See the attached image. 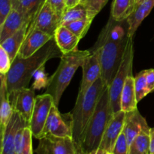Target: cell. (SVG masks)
<instances>
[{"instance_id": "obj_1", "label": "cell", "mask_w": 154, "mask_h": 154, "mask_svg": "<svg viewBox=\"0 0 154 154\" xmlns=\"http://www.w3.org/2000/svg\"><path fill=\"white\" fill-rule=\"evenodd\" d=\"M121 23L110 17L93 47L99 51L102 78L108 87L120 67L129 39L128 29L125 30L120 26Z\"/></svg>"}, {"instance_id": "obj_2", "label": "cell", "mask_w": 154, "mask_h": 154, "mask_svg": "<svg viewBox=\"0 0 154 154\" xmlns=\"http://www.w3.org/2000/svg\"><path fill=\"white\" fill-rule=\"evenodd\" d=\"M63 53L57 46L54 37L32 56L20 58L17 56L11 67L6 74V84L8 94L23 88H26L36 71L45 66L48 60L61 58Z\"/></svg>"}, {"instance_id": "obj_3", "label": "cell", "mask_w": 154, "mask_h": 154, "mask_svg": "<svg viewBox=\"0 0 154 154\" xmlns=\"http://www.w3.org/2000/svg\"><path fill=\"white\" fill-rule=\"evenodd\" d=\"M107 87L101 77L84 93H78L70 120L76 154L81 146L86 127L96 110L101 95Z\"/></svg>"}, {"instance_id": "obj_4", "label": "cell", "mask_w": 154, "mask_h": 154, "mask_svg": "<svg viewBox=\"0 0 154 154\" xmlns=\"http://www.w3.org/2000/svg\"><path fill=\"white\" fill-rule=\"evenodd\" d=\"M112 117L110 108L109 90L107 87L101 95L96 110L86 127L77 154L96 153L100 147L104 132Z\"/></svg>"}, {"instance_id": "obj_5", "label": "cell", "mask_w": 154, "mask_h": 154, "mask_svg": "<svg viewBox=\"0 0 154 154\" xmlns=\"http://www.w3.org/2000/svg\"><path fill=\"white\" fill-rule=\"evenodd\" d=\"M90 50H77L69 54H63L58 68L51 77L45 93L54 98V105L58 107L63 93L70 84L75 72L81 67L84 59L90 54Z\"/></svg>"}, {"instance_id": "obj_6", "label": "cell", "mask_w": 154, "mask_h": 154, "mask_svg": "<svg viewBox=\"0 0 154 154\" xmlns=\"http://www.w3.org/2000/svg\"><path fill=\"white\" fill-rule=\"evenodd\" d=\"M133 57V38L129 37L120 67L112 82L108 87L110 108H111V112L112 115L121 111V108H120L121 93L126 78L129 75H132Z\"/></svg>"}, {"instance_id": "obj_7", "label": "cell", "mask_w": 154, "mask_h": 154, "mask_svg": "<svg viewBox=\"0 0 154 154\" xmlns=\"http://www.w3.org/2000/svg\"><path fill=\"white\" fill-rule=\"evenodd\" d=\"M54 105V98L48 93L38 95L35 97L34 108L29 121V128L33 137L37 139L42 138L45 123Z\"/></svg>"}, {"instance_id": "obj_8", "label": "cell", "mask_w": 154, "mask_h": 154, "mask_svg": "<svg viewBox=\"0 0 154 154\" xmlns=\"http://www.w3.org/2000/svg\"><path fill=\"white\" fill-rule=\"evenodd\" d=\"M60 26V18L51 7L48 0H46L35 19L29 26L28 31L38 29L54 37L56 30Z\"/></svg>"}, {"instance_id": "obj_9", "label": "cell", "mask_w": 154, "mask_h": 154, "mask_svg": "<svg viewBox=\"0 0 154 154\" xmlns=\"http://www.w3.org/2000/svg\"><path fill=\"white\" fill-rule=\"evenodd\" d=\"M26 126H29V123L19 113L14 111L10 121L1 132V154H16V135L20 129Z\"/></svg>"}, {"instance_id": "obj_10", "label": "cell", "mask_w": 154, "mask_h": 154, "mask_svg": "<svg viewBox=\"0 0 154 154\" xmlns=\"http://www.w3.org/2000/svg\"><path fill=\"white\" fill-rule=\"evenodd\" d=\"M90 54L84 59L81 66L83 76L78 92L80 93H84L99 78L102 77V68L99 51L93 48L90 50Z\"/></svg>"}, {"instance_id": "obj_11", "label": "cell", "mask_w": 154, "mask_h": 154, "mask_svg": "<svg viewBox=\"0 0 154 154\" xmlns=\"http://www.w3.org/2000/svg\"><path fill=\"white\" fill-rule=\"evenodd\" d=\"M37 154H76L73 139L48 135L39 139Z\"/></svg>"}, {"instance_id": "obj_12", "label": "cell", "mask_w": 154, "mask_h": 154, "mask_svg": "<svg viewBox=\"0 0 154 154\" xmlns=\"http://www.w3.org/2000/svg\"><path fill=\"white\" fill-rule=\"evenodd\" d=\"M35 97L34 90L27 87L9 95L14 111L19 113L29 123L34 108Z\"/></svg>"}, {"instance_id": "obj_13", "label": "cell", "mask_w": 154, "mask_h": 154, "mask_svg": "<svg viewBox=\"0 0 154 154\" xmlns=\"http://www.w3.org/2000/svg\"><path fill=\"white\" fill-rule=\"evenodd\" d=\"M48 135H53L57 138H72L71 124L65 121L62 114L59 111L58 107L55 105H53L50 111L43 130L42 138Z\"/></svg>"}, {"instance_id": "obj_14", "label": "cell", "mask_w": 154, "mask_h": 154, "mask_svg": "<svg viewBox=\"0 0 154 154\" xmlns=\"http://www.w3.org/2000/svg\"><path fill=\"white\" fill-rule=\"evenodd\" d=\"M126 112L120 111L113 115L105 129L99 148L112 153L115 143L123 131Z\"/></svg>"}, {"instance_id": "obj_15", "label": "cell", "mask_w": 154, "mask_h": 154, "mask_svg": "<svg viewBox=\"0 0 154 154\" xmlns=\"http://www.w3.org/2000/svg\"><path fill=\"white\" fill-rule=\"evenodd\" d=\"M53 36L38 29H32L27 31L25 40L23 42L19 50L17 56L20 58H27L35 54L38 51L45 46Z\"/></svg>"}, {"instance_id": "obj_16", "label": "cell", "mask_w": 154, "mask_h": 154, "mask_svg": "<svg viewBox=\"0 0 154 154\" xmlns=\"http://www.w3.org/2000/svg\"><path fill=\"white\" fill-rule=\"evenodd\" d=\"M154 7V0H140L133 13L126 20L128 36L133 38L137 29Z\"/></svg>"}, {"instance_id": "obj_17", "label": "cell", "mask_w": 154, "mask_h": 154, "mask_svg": "<svg viewBox=\"0 0 154 154\" xmlns=\"http://www.w3.org/2000/svg\"><path fill=\"white\" fill-rule=\"evenodd\" d=\"M148 126L145 118L140 114L138 109L126 113L123 132L126 135L129 145L134 140V138L143 130Z\"/></svg>"}, {"instance_id": "obj_18", "label": "cell", "mask_w": 154, "mask_h": 154, "mask_svg": "<svg viewBox=\"0 0 154 154\" xmlns=\"http://www.w3.org/2000/svg\"><path fill=\"white\" fill-rule=\"evenodd\" d=\"M54 39L63 54L77 51L81 40L78 35L63 25H60L56 30Z\"/></svg>"}, {"instance_id": "obj_19", "label": "cell", "mask_w": 154, "mask_h": 154, "mask_svg": "<svg viewBox=\"0 0 154 154\" xmlns=\"http://www.w3.org/2000/svg\"><path fill=\"white\" fill-rule=\"evenodd\" d=\"M0 82V129L2 132L4 130L8 122L10 121L14 113V109L8 92L6 75L1 74Z\"/></svg>"}, {"instance_id": "obj_20", "label": "cell", "mask_w": 154, "mask_h": 154, "mask_svg": "<svg viewBox=\"0 0 154 154\" xmlns=\"http://www.w3.org/2000/svg\"><path fill=\"white\" fill-rule=\"evenodd\" d=\"M29 23L17 11H11L5 20L0 25V44L18 31L24 24Z\"/></svg>"}, {"instance_id": "obj_21", "label": "cell", "mask_w": 154, "mask_h": 154, "mask_svg": "<svg viewBox=\"0 0 154 154\" xmlns=\"http://www.w3.org/2000/svg\"><path fill=\"white\" fill-rule=\"evenodd\" d=\"M136 93L135 89V78L133 75H129L123 86L120 98V108L124 112H129L137 109Z\"/></svg>"}, {"instance_id": "obj_22", "label": "cell", "mask_w": 154, "mask_h": 154, "mask_svg": "<svg viewBox=\"0 0 154 154\" xmlns=\"http://www.w3.org/2000/svg\"><path fill=\"white\" fill-rule=\"evenodd\" d=\"M46 0H12L13 9L19 11L29 24Z\"/></svg>"}, {"instance_id": "obj_23", "label": "cell", "mask_w": 154, "mask_h": 154, "mask_svg": "<svg viewBox=\"0 0 154 154\" xmlns=\"http://www.w3.org/2000/svg\"><path fill=\"white\" fill-rule=\"evenodd\" d=\"M29 26V23L24 24L17 32L0 44V46L2 47L5 51L8 53L12 62L17 56L20 48L23 41L25 40Z\"/></svg>"}, {"instance_id": "obj_24", "label": "cell", "mask_w": 154, "mask_h": 154, "mask_svg": "<svg viewBox=\"0 0 154 154\" xmlns=\"http://www.w3.org/2000/svg\"><path fill=\"white\" fill-rule=\"evenodd\" d=\"M136 0H113L111 17L117 22L126 21L136 8Z\"/></svg>"}, {"instance_id": "obj_25", "label": "cell", "mask_w": 154, "mask_h": 154, "mask_svg": "<svg viewBox=\"0 0 154 154\" xmlns=\"http://www.w3.org/2000/svg\"><path fill=\"white\" fill-rule=\"evenodd\" d=\"M32 136L29 126L20 129L15 138V153L33 154L32 143Z\"/></svg>"}, {"instance_id": "obj_26", "label": "cell", "mask_w": 154, "mask_h": 154, "mask_svg": "<svg viewBox=\"0 0 154 154\" xmlns=\"http://www.w3.org/2000/svg\"><path fill=\"white\" fill-rule=\"evenodd\" d=\"M150 128L147 126L134 138L129 145V154H149L150 145Z\"/></svg>"}, {"instance_id": "obj_27", "label": "cell", "mask_w": 154, "mask_h": 154, "mask_svg": "<svg viewBox=\"0 0 154 154\" xmlns=\"http://www.w3.org/2000/svg\"><path fill=\"white\" fill-rule=\"evenodd\" d=\"M86 18H88L87 9L81 3H79L74 7L66 8L65 10L60 21V25H65L66 23Z\"/></svg>"}, {"instance_id": "obj_28", "label": "cell", "mask_w": 154, "mask_h": 154, "mask_svg": "<svg viewBox=\"0 0 154 154\" xmlns=\"http://www.w3.org/2000/svg\"><path fill=\"white\" fill-rule=\"evenodd\" d=\"M92 21H93L92 20L89 19V18H86V19L74 21V22L69 23H66L63 26L69 29L70 31L75 33L76 35H78L81 39L85 36V35L88 32L89 29L91 26Z\"/></svg>"}, {"instance_id": "obj_29", "label": "cell", "mask_w": 154, "mask_h": 154, "mask_svg": "<svg viewBox=\"0 0 154 154\" xmlns=\"http://www.w3.org/2000/svg\"><path fill=\"white\" fill-rule=\"evenodd\" d=\"M135 89L138 102L150 93L147 88L146 70L141 71L135 77Z\"/></svg>"}, {"instance_id": "obj_30", "label": "cell", "mask_w": 154, "mask_h": 154, "mask_svg": "<svg viewBox=\"0 0 154 154\" xmlns=\"http://www.w3.org/2000/svg\"><path fill=\"white\" fill-rule=\"evenodd\" d=\"M108 2V0H82L81 3L87 9L89 19L93 20Z\"/></svg>"}, {"instance_id": "obj_31", "label": "cell", "mask_w": 154, "mask_h": 154, "mask_svg": "<svg viewBox=\"0 0 154 154\" xmlns=\"http://www.w3.org/2000/svg\"><path fill=\"white\" fill-rule=\"evenodd\" d=\"M129 143L126 135L123 131L116 141L112 153L114 154H129Z\"/></svg>"}, {"instance_id": "obj_32", "label": "cell", "mask_w": 154, "mask_h": 154, "mask_svg": "<svg viewBox=\"0 0 154 154\" xmlns=\"http://www.w3.org/2000/svg\"><path fill=\"white\" fill-rule=\"evenodd\" d=\"M12 61L8 53L0 46V73L6 75L11 67Z\"/></svg>"}, {"instance_id": "obj_33", "label": "cell", "mask_w": 154, "mask_h": 154, "mask_svg": "<svg viewBox=\"0 0 154 154\" xmlns=\"http://www.w3.org/2000/svg\"><path fill=\"white\" fill-rule=\"evenodd\" d=\"M12 10V0H0V25L4 23Z\"/></svg>"}, {"instance_id": "obj_34", "label": "cell", "mask_w": 154, "mask_h": 154, "mask_svg": "<svg viewBox=\"0 0 154 154\" xmlns=\"http://www.w3.org/2000/svg\"><path fill=\"white\" fill-rule=\"evenodd\" d=\"M48 2L61 21L62 17L66 8V0H48Z\"/></svg>"}, {"instance_id": "obj_35", "label": "cell", "mask_w": 154, "mask_h": 154, "mask_svg": "<svg viewBox=\"0 0 154 154\" xmlns=\"http://www.w3.org/2000/svg\"><path fill=\"white\" fill-rule=\"evenodd\" d=\"M146 79L149 92L152 93L154 91V69L146 70Z\"/></svg>"}, {"instance_id": "obj_36", "label": "cell", "mask_w": 154, "mask_h": 154, "mask_svg": "<svg viewBox=\"0 0 154 154\" xmlns=\"http://www.w3.org/2000/svg\"><path fill=\"white\" fill-rule=\"evenodd\" d=\"M150 152L149 154L154 153V128H151L150 131Z\"/></svg>"}, {"instance_id": "obj_37", "label": "cell", "mask_w": 154, "mask_h": 154, "mask_svg": "<svg viewBox=\"0 0 154 154\" xmlns=\"http://www.w3.org/2000/svg\"><path fill=\"white\" fill-rule=\"evenodd\" d=\"M77 4V0H66V8H72L75 6Z\"/></svg>"}, {"instance_id": "obj_38", "label": "cell", "mask_w": 154, "mask_h": 154, "mask_svg": "<svg viewBox=\"0 0 154 154\" xmlns=\"http://www.w3.org/2000/svg\"><path fill=\"white\" fill-rule=\"evenodd\" d=\"M95 154H111V153L108 152V151H107V150H102V149L99 148V149H98L97 151L96 152V153H95Z\"/></svg>"}, {"instance_id": "obj_39", "label": "cell", "mask_w": 154, "mask_h": 154, "mask_svg": "<svg viewBox=\"0 0 154 154\" xmlns=\"http://www.w3.org/2000/svg\"><path fill=\"white\" fill-rule=\"evenodd\" d=\"M81 1H82V0H77V4H79V3H81Z\"/></svg>"}, {"instance_id": "obj_40", "label": "cell", "mask_w": 154, "mask_h": 154, "mask_svg": "<svg viewBox=\"0 0 154 154\" xmlns=\"http://www.w3.org/2000/svg\"><path fill=\"white\" fill-rule=\"evenodd\" d=\"M140 1V0H136V2H137V4H138V2H139ZM137 6V5H136Z\"/></svg>"}, {"instance_id": "obj_41", "label": "cell", "mask_w": 154, "mask_h": 154, "mask_svg": "<svg viewBox=\"0 0 154 154\" xmlns=\"http://www.w3.org/2000/svg\"><path fill=\"white\" fill-rule=\"evenodd\" d=\"M111 154H114V153H111Z\"/></svg>"}, {"instance_id": "obj_42", "label": "cell", "mask_w": 154, "mask_h": 154, "mask_svg": "<svg viewBox=\"0 0 154 154\" xmlns=\"http://www.w3.org/2000/svg\"><path fill=\"white\" fill-rule=\"evenodd\" d=\"M153 154H154V153H153Z\"/></svg>"}]
</instances>
